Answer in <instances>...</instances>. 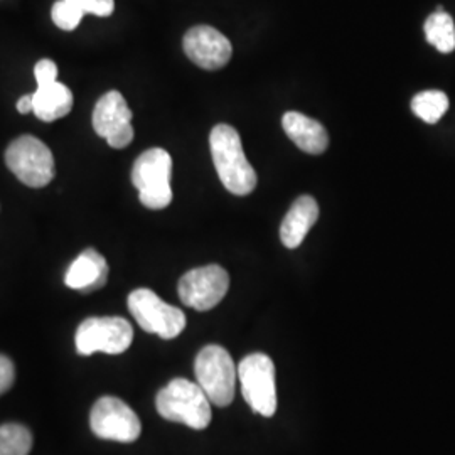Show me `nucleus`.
Returning a JSON list of instances; mask_svg holds the SVG:
<instances>
[{
	"mask_svg": "<svg viewBox=\"0 0 455 455\" xmlns=\"http://www.w3.org/2000/svg\"><path fill=\"white\" fill-rule=\"evenodd\" d=\"M212 163L223 186L231 195H250L257 188V172L244 156L240 133L220 124L210 133Z\"/></svg>",
	"mask_w": 455,
	"mask_h": 455,
	"instance_id": "1",
	"label": "nucleus"
},
{
	"mask_svg": "<svg viewBox=\"0 0 455 455\" xmlns=\"http://www.w3.org/2000/svg\"><path fill=\"white\" fill-rule=\"evenodd\" d=\"M156 407L169 422L203 430L212 423V402L203 388L184 378H176L157 393Z\"/></svg>",
	"mask_w": 455,
	"mask_h": 455,
	"instance_id": "2",
	"label": "nucleus"
},
{
	"mask_svg": "<svg viewBox=\"0 0 455 455\" xmlns=\"http://www.w3.org/2000/svg\"><path fill=\"white\" fill-rule=\"evenodd\" d=\"M172 159L164 148H148L133 164L132 182L139 191L140 203L148 210H164L172 201L171 189Z\"/></svg>",
	"mask_w": 455,
	"mask_h": 455,
	"instance_id": "3",
	"label": "nucleus"
},
{
	"mask_svg": "<svg viewBox=\"0 0 455 455\" xmlns=\"http://www.w3.org/2000/svg\"><path fill=\"white\" fill-rule=\"evenodd\" d=\"M195 374L197 385L216 407H228L233 402L238 370L225 347L216 344L203 347L196 356Z\"/></svg>",
	"mask_w": 455,
	"mask_h": 455,
	"instance_id": "4",
	"label": "nucleus"
},
{
	"mask_svg": "<svg viewBox=\"0 0 455 455\" xmlns=\"http://www.w3.org/2000/svg\"><path fill=\"white\" fill-rule=\"evenodd\" d=\"M5 164L22 184L44 188L54 180V157L49 147L33 135H22L5 150Z\"/></svg>",
	"mask_w": 455,
	"mask_h": 455,
	"instance_id": "5",
	"label": "nucleus"
},
{
	"mask_svg": "<svg viewBox=\"0 0 455 455\" xmlns=\"http://www.w3.org/2000/svg\"><path fill=\"white\" fill-rule=\"evenodd\" d=\"M244 402L261 417L276 411L275 364L263 353L248 355L238 366Z\"/></svg>",
	"mask_w": 455,
	"mask_h": 455,
	"instance_id": "6",
	"label": "nucleus"
},
{
	"mask_svg": "<svg viewBox=\"0 0 455 455\" xmlns=\"http://www.w3.org/2000/svg\"><path fill=\"white\" fill-rule=\"evenodd\" d=\"M75 341L82 356L122 355L131 347L133 329L124 317H90L78 327Z\"/></svg>",
	"mask_w": 455,
	"mask_h": 455,
	"instance_id": "7",
	"label": "nucleus"
},
{
	"mask_svg": "<svg viewBox=\"0 0 455 455\" xmlns=\"http://www.w3.org/2000/svg\"><path fill=\"white\" fill-rule=\"evenodd\" d=\"M129 310L137 324L146 332L157 334L163 339H174L186 327L182 310L165 304L150 289H137L129 295Z\"/></svg>",
	"mask_w": 455,
	"mask_h": 455,
	"instance_id": "8",
	"label": "nucleus"
},
{
	"mask_svg": "<svg viewBox=\"0 0 455 455\" xmlns=\"http://www.w3.org/2000/svg\"><path fill=\"white\" fill-rule=\"evenodd\" d=\"M90 425L98 439L131 443L140 437L142 425L137 413L115 396H103L92 408Z\"/></svg>",
	"mask_w": 455,
	"mask_h": 455,
	"instance_id": "9",
	"label": "nucleus"
},
{
	"mask_svg": "<svg viewBox=\"0 0 455 455\" xmlns=\"http://www.w3.org/2000/svg\"><path fill=\"white\" fill-rule=\"evenodd\" d=\"M229 289V275L220 265H206L180 276V300L184 306L196 310H212L227 295Z\"/></svg>",
	"mask_w": 455,
	"mask_h": 455,
	"instance_id": "10",
	"label": "nucleus"
},
{
	"mask_svg": "<svg viewBox=\"0 0 455 455\" xmlns=\"http://www.w3.org/2000/svg\"><path fill=\"white\" fill-rule=\"evenodd\" d=\"M132 114L127 101L120 92H108L100 98L93 110V129L114 148H125L133 140Z\"/></svg>",
	"mask_w": 455,
	"mask_h": 455,
	"instance_id": "11",
	"label": "nucleus"
},
{
	"mask_svg": "<svg viewBox=\"0 0 455 455\" xmlns=\"http://www.w3.org/2000/svg\"><path fill=\"white\" fill-rule=\"evenodd\" d=\"M182 48L196 66L208 71L225 68L233 54V46L227 36L212 26H196L189 29L184 36Z\"/></svg>",
	"mask_w": 455,
	"mask_h": 455,
	"instance_id": "12",
	"label": "nucleus"
},
{
	"mask_svg": "<svg viewBox=\"0 0 455 455\" xmlns=\"http://www.w3.org/2000/svg\"><path fill=\"white\" fill-rule=\"evenodd\" d=\"M108 280V263L97 250L88 248L73 261L65 275V283L80 292H93L105 287Z\"/></svg>",
	"mask_w": 455,
	"mask_h": 455,
	"instance_id": "13",
	"label": "nucleus"
},
{
	"mask_svg": "<svg viewBox=\"0 0 455 455\" xmlns=\"http://www.w3.org/2000/svg\"><path fill=\"white\" fill-rule=\"evenodd\" d=\"M319 218V206L312 196H300L293 201L280 227V240L283 246L293 250L300 246Z\"/></svg>",
	"mask_w": 455,
	"mask_h": 455,
	"instance_id": "14",
	"label": "nucleus"
},
{
	"mask_svg": "<svg viewBox=\"0 0 455 455\" xmlns=\"http://www.w3.org/2000/svg\"><path fill=\"white\" fill-rule=\"evenodd\" d=\"M282 125L293 144L306 154L319 156L329 147V135L324 127L304 114L287 112L282 118Z\"/></svg>",
	"mask_w": 455,
	"mask_h": 455,
	"instance_id": "15",
	"label": "nucleus"
},
{
	"mask_svg": "<svg viewBox=\"0 0 455 455\" xmlns=\"http://www.w3.org/2000/svg\"><path fill=\"white\" fill-rule=\"evenodd\" d=\"M33 114L43 122H56L71 112L73 93L63 83H51L48 86H37L33 93Z\"/></svg>",
	"mask_w": 455,
	"mask_h": 455,
	"instance_id": "16",
	"label": "nucleus"
},
{
	"mask_svg": "<svg viewBox=\"0 0 455 455\" xmlns=\"http://www.w3.org/2000/svg\"><path fill=\"white\" fill-rule=\"evenodd\" d=\"M425 37L428 44L440 52H452L455 49L454 19L449 16L442 7H439L432 16L425 20Z\"/></svg>",
	"mask_w": 455,
	"mask_h": 455,
	"instance_id": "17",
	"label": "nucleus"
},
{
	"mask_svg": "<svg viewBox=\"0 0 455 455\" xmlns=\"http://www.w3.org/2000/svg\"><path fill=\"white\" fill-rule=\"evenodd\" d=\"M411 110L425 124H437L449 110V97L440 90H427L411 100Z\"/></svg>",
	"mask_w": 455,
	"mask_h": 455,
	"instance_id": "18",
	"label": "nucleus"
},
{
	"mask_svg": "<svg viewBox=\"0 0 455 455\" xmlns=\"http://www.w3.org/2000/svg\"><path fill=\"white\" fill-rule=\"evenodd\" d=\"M33 447L31 432L19 423L0 427V455H28Z\"/></svg>",
	"mask_w": 455,
	"mask_h": 455,
	"instance_id": "19",
	"label": "nucleus"
},
{
	"mask_svg": "<svg viewBox=\"0 0 455 455\" xmlns=\"http://www.w3.org/2000/svg\"><path fill=\"white\" fill-rule=\"evenodd\" d=\"M83 16H84V12L82 9L75 7L73 4H69L66 0H58L51 9L52 22L63 31L76 29L82 22Z\"/></svg>",
	"mask_w": 455,
	"mask_h": 455,
	"instance_id": "20",
	"label": "nucleus"
},
{
	"mask_svg": "<svg viewBox=\"0 0 455 455\" xmlns=\"http://www.w3.org/2000/svg\"><path fill=\"white\" fill-rule=\"evenodd\" d=\"M34 76L37 86H48L51 83L58 82V66L51 60H41L34 66Z\"/></svg>",
	"mask_w": 455,
	"mask_h": 455,
	"instance_id": "21",
	"label": "nucleus"
},
{
	"mask_svg": "<svg viewBox=\"0 0 455 455\" xmlns=\"http://www.w3.org/2000/svg\"><path fill=\"white\" fill-rule=\"evenodd\" d=\"M14 379H16L14 363L7 356L0 355V395H4L14 385Z\"/></svg>",
	"mask_w": 455,
	"mask_h": 455,
	"instance_id": "22",
	"label": "nucleus"
},
{
	"mask_svg": "<svg viewBox=\"0 0 455 455\" xmlns=\"http://www.w3.org/2000/svg\"><path fill=\"white\" fill-rule=\"evenodd\" d=\"M115 0H88L86 14L98 17H108L114 14Z\"/></svg>",
	"mask_w": 455,
	"mask_h": 455,
	"instance_id": "23",
	"label": "nucleus"
},
{
	"mask_svg": "<svg viewBox=\"0 0 455 455\" xmlns=\"http://www.w3.org/2000/svg\"><path fill=\"white\" fill-rule=\"evenodd\" d=\"M17 112L22 115L34 112L33 95H24V97L19 98V101H17Z\"/></svg>",
	"mask_w": 455,
	"mask_h": 455,
	"instance_id": "24",
	"label": "nucleus"
},
{
	"mask_svg": "<svg viewBox=\"0 0 455 455\" xmlns=\"http://www.w3.org/2000/svg\"><path fill=\"white\" fill-rule=\"evenodd\" d=\"M66 2H69V4H73L75 7L82 9L83 12L86 14V5H88V0H66Z\"/></svg>",
	"mask_w": 455,
	"mask_h": 455,
	"instance_id": "25",
	"label": "nucleus"
}]
</instances>
